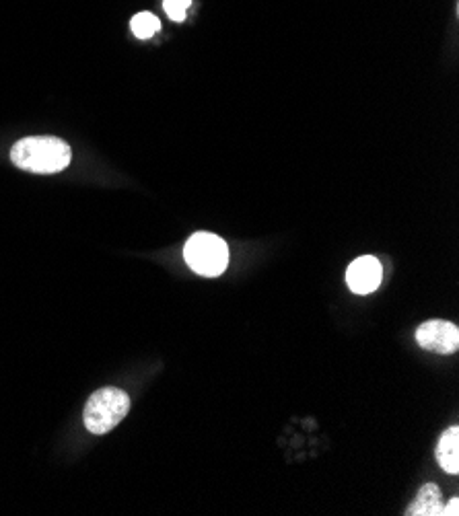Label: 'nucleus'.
<instances>
[{"mask_svg": "<svg viewBox=\"0 0 459 516\" xmlns=\"http://www.w3.org/2000/svg\"><path fill=\"white\" fill-rule=\"evenodd\" d=\"M130 410V397L116 387H105L95 391L83 412V422L85 428L91 434H108L110 430H114L128 414Z\"/></svg>", "mask_w": 459, "mask_h": 516, "instance_id": "f03ea898", "label": "nucleus"}, {"mask_svg": "<svg viewBox=\"0 0 459 516\" xmlns=\"http://www.w3.org/2000/svg\"><path fill=\"white\" fill-rule=\"evenodd\" d=\"M459 514V498H451L447 506H443V516H457Z\"/></svg>", "mask_w": 459, "mask_h": 516, "instance_id": "9d476101", "label": "nucleus"}, {"mask_svg": "<svg viewBox=\"0 0 459 516\" xmlns=\"http://www.w3.org/2000/svg\"><path fill=\"white\" fill-rule=\"evenodd\" d=\"M11 161L23 171L52 175L64 171L70 165L73 151H70V146L64 140L56 136H29L13 146Z\"/></svg>", "mask_w": 459, "mask_h": 516, "instance_id": "f257e3e1", "label": "nucleus"}, {"mask_svg": "<svg viewBox=\"0 0 459 516\" xmlns=\"http://www.w3.org/2000/svg\"><path fill=\"white\" fill-rule=\"evenodd\" d=\"M192 5V0H163V9L169 15V19L182 23L186 19V13Z\"/></svg>", "mask_w": 459, "mask_h": 516, "instance_id": "1a4fd4ad", "label": "nucleus"}, {"mask_svg": "<svg viewBox=\"0 0 459 516\" xmlns=\"http://www.w3.org/2000/svg\"><path fill=\"white\" fill-rule=\"evenodd\" d=\"M130 29L138 40H149L161 29V21L153 13H138L132 17Z\"/></svg>", "mask_w": 459, "mask_h": 516, "instance_id": "6e6552de", "label": "nucleus"}, {"mask_svg": "<svg viewBox=\"0 0 459 516\" xmlns=\"http://www.w3.org/2000/svg\"><path fill=\"white\" fill-rule=\"evenodd\" d=\"M383 278V268L377 257L363 255L359 260L352 262L346 272L348 288L355 294H371L379 288Z\"/></svg>", "mask_w": 459, "mask_h": 516, "instance_id": "39448f33", "label": "nucleus"}, {"mask_svg": "<svg viewBox=\"0 0 459 516\" xmlns=\"http://www.w3.org/2000/svg\"><path fill=\"white\" fill-rule=\"evenodd\" d=\"M406 516H443L441 492L435 484H425L416 494V500L404 512Z\"/></svg>", "mask_w": 459, "mask_h": 516, "instance_id": "0eeeda50", "label": "nucleus"}, {"mask_svg": "<svg viewBox=\"0 0 459 516\" xmlns=\"http://www.w3.org/2000/svg\"><path fill=\"white\" fill-rule=\"evenodd\" d=\"M416 342L422 350L435 354H455L459 350V329L451 321L431 319L416 329Z\"/></svg>", "mask_w": 459, "mask_h": 516, "instance_id": "20e7f679", "label": "nucleus"}, {"mask_svg": "<svg viewBox=\"0 0 459 516\" xmlns=\"http://www.w3.org/2000/svg\"><path fill=\"white\" fill-rule=\"evenodd\" d=\"M184 257L196 274L217 278L229 266V247L213 233H194L184 245Z\"/></svg>", "mask_w": 459, "mask_h": 516, "instance_id": "7ed1b4c3", "label": "nucleus"}, {"mask_svg": "<svg viewBox=\"0 0 459 516\" xmlns=\"http://www.w3.org/2000/svg\"><path fill=\"white\" fill-rule=\"evenodd\" d=\"M437 461L443 471L455 475L459 471V428H447L437 445Z\"/></svg>", "mask_w": 459, "mask_h": 516, "instance_id": "423d86ee", "label": "nucleus"}]
</instances>
